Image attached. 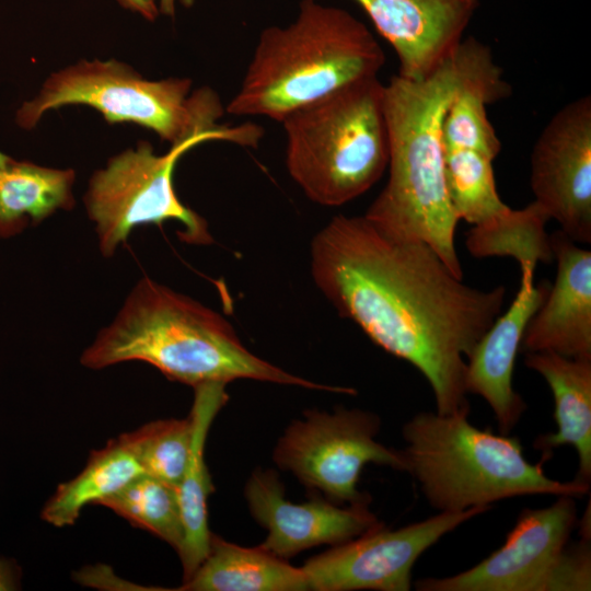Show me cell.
<instances>
[{
	"label": "cell",
	"instance_id": "24",
	"mask_svg": "<svg viewBox=\"0 0 591 591\" xmlns=\"http://www.w3.org/2000/svg\"><path fill=\"white\" fill-rule=\"evenodd\" d=\"M99 505L160 537L177 553L181 549L183 524L175 487L141 474Z\"/></svg>",
	"mask_w": 591,
	"mask_h": 591
},
{
	"label": "cell",
	"instance_id": "6",
	"mask_svg": "<svg viewBox=\"0 0 591 591\" xmlns=\"http://www.w3.org/2000/svg\"><path fill=\"white\" fill-rule=\"evenodd\" d=\"M470 410L441 415L422 412L403 427L406 472L439 511L490 507L524 495L581 497L590 484L546 476L543 463H530L518 437L495 434L467 420Z\"/></svg>",
	"mask_w": 591,
	"mask_h": 591
},
{
	"label": "cell",
	"instance_id": "9",
	"mask_svg": "<svg viewBox=\"0 0 591 591\" xmlns=\"http://www.w3.org/2000/svg\"><path fill=\"white\" fill-rule=\"evenodd\" d=\"M195 146L174 144L166 153L158 154L150 142L142 140L136 148L112 157L92 174L83 200L95 223L102 255H114L134 229L167 220L183 225L177 234L185 243H212L207 221L184 205L174 188L176 163Z\"/></svg>",
	"mask_w": 591,
	"mask_h": 591
},
{
	"label": "cell",
	"instance_id": "3",
	"mask_svg": "<svg viewBox=\"0 0 591 591\" xmlns=\"http://www.w3.org/2000/svg\"><path fill=\"white\" fill-rule=\"evenodd\" d=\"M132 360L193 387L252 379L352 393L297 376L255 356L219 313L148 277L137 282L114 321L81 356V363L95 370Z\"/></svg>",
	"mask_w": 591,
	"mask_h": 591
},
{
	"label": "cell",
	"instance_id": "25",
	"mask_svg": "<svg viewBox=\"0 0 591 591\" xmlns=\"http://www.w3.org/2000/svg\"><path fill=\"white\" fill-rule=\"evenodd\" d=\"M118 439L146 474L176 487L190 454L192 420L188 416L186 419L151 421Z\"/></svg>",
	"mask_w": 591,
	"mask_h": 591
},
{
	"label": "cell",
	"instance_id": "5",
	"mask_svg": "<svg viewBox=\"0 0 591 591\" xmlns=\"http://www.w3.org/2000/svg\"><path fill=\"white\" fill-rule=\"evenodd\" d=\"M190 91L188 78L148 80L116 59L80 60L50 74L38 94L18 109L15 121L23 129H33L49 111L86 105L108 124H136L171 146H197L208 140L258 144L263 136L259 126L247 123L229 127L218 123L225 107L212 89Z\"/></svg>",
	"mask_w": 591,
	"mask_h": 591
},
{
	"label": "cell",
	"instance_id": "19",
	"mask_svg": "<svg viewBox=\"0 0 591 591\" xmlns=\"http://www.w3.org/2000/svg\"><path fill=\"white\" fill-rule=\"evenodd\" d=\"M194 389L195 398L189 414L193 426L190 454L175 487L183 524V543L178 555L184 580L199 567L210 546L212 533L208 526V497L213 487L204 452L210 425L228 399L223 383H206Z\"/></svg>",
	"mask_w": 591,
	"mask_h": 591
},
{
	"label": "cell",
	"instance_id": "20",
	"mask_svg": "<svg viewBox=\"0 0 591 591\" xmlns=\"http://www.w3.org/2000/svg\"><path fill=\"white\" fill-rule=\"evenodd\" d=\"M177 590L301 591L309 584L302 568L260 546L242 547L212 534L207 556Z\"/></svg>",
	"mask_w": 591,
	"mask_h": 591
},
{
	"label": "cell",
	"instance_id": "17",
	"mask_svg": "<svg viewBox=\"0 0 591 591\" xmlns=\"http://www.w3.org/2000/svg\"><path fill=\"white\" fill-rule=\"evenodd\" d=\"M549 243L556 280L529 321L520 351L591 359V252L561 231L549 235Z\"/></svg>",
	"mask_w": 591,
	"mask_h": 591
},
{
	"label": "cell",
	"instance_id": "21",
	"mask_svg": "<svg viewBox=\"0 0 591 591\" xmlns=\"http://www.w3.org/2000/svg\"><path fill=\"white\" fill-rule=\"evenodd\" d=\"M72 169H54L11 159L0 166V237L36 225L74 206Z\"/></svg>",
	"mask_w": 591,
	"mask_h": 591
},
{
	"label": "cell",
	"instance_id": "1",
	"mask_svg": "<svg viewBox=\"0 0 591 591\" xmlns=\"http://www.w3.org/2000/svg\"><path fill=\"white\" fill-rule=\"evenodd\" d=\"M310 265L339 315L421 372L438 414L470 410L464 358L500 314L503 286L464 283L429 245L392 239L364 216L334 217L314 235Z\"/></svg>",
	"mask_w": 591,
	"mask_h": 591
},
{
	"label": "cell",
	"instance_id": "8",
	"mask_svg": "<svg viewBox=\"0 0 591 591\" xmlns=\"http://www.w3.org/2000/svg\"><path fill=\"white\" fill-rule=\"evenodd\" d=\"M575 497L523 509L505 544L476 566L416 581L418 591H589L590 542L568 541L577 524Z\"/></svg>",
	"mask_w": 591,
	"mask_h": 591
},
{
	"label": "cell",
	"instance_id": "22",
	"mask_svg": "<svg viewBox=\"0 0 591 591\" xmlns=\"http://www.w3.org/2000/svg\"><path fill=\"white\" fill-rule=\"evenodd\" d=\"M141 474L146 473L131 452L118 438L113 439L91 453L74 478L57 487L40 518L56 528L73 525L86 506L99 505Z\"/></svg>",
	"mask_w": 591,
	"mask_h": 591
},
{
	"label": "cell",
	"instance_id": "11",
	"mask_svg": "<svg viewBox=\"0 0 591 591\" xmlns=\"http://www.w3.org/2000/svg\"><path fill=\"white\" fill-rule=\"evenodd\" d=\"M489 508L440 511L394 531L380 525L337 544L302 567L309 590L408 591L412 570L419 556L447 533Z\"/></svg>",
	"mask_w": 591,
	"mask_h": 591
},
{
	"label": "cell",
	"instance_id": "4",
	"mask_svg": "<svg viewBox=\"0 0 591 591\" xmlns=\"http://www.w3.org/2000/svg\"><path fill=\"white\" fill-rule=\"evenodd\" d=\"M384 62L382 47L352 14L302 0L291 23L262 31L225 113L280 123L347 84L376 77Z\"/></svg>",
	"mask_w": 591,
	"mask_h": 591
},
{
	"label": "cell",
	"instance_id": "12",
	"mask_svg": "<svg viewBox=\"0 0 591 591\" xmlns=\"http://www.w3.org/2000/svg\"><path fill=\"white\" fill-rule=\"evenodd\" d=\"M493 160L475 150L444 149L452 208L459 220L473 224L466 246L476 257L510 256L519 264L534 262L547 246V218L533 201L515 210L501 200Z\"/></svg>",
	"mask_w": 591,
	"mask_h": 591
},
{
	"label": "cell",
	"instance_id": "26",
	"mask_svg": "<svg viewBox=\"0 0 591 591\" xmlns=\"http://www.w3.org/2000/svg\"><path fill=\"white\" fill-rule=\"evenodd\" d=\"M124 8L140 14L143 19L153 22L159 12L158 0H116Z\"/></svg>",
	"mask_w": 591,
	"mask_h": 591
},
{
	"label": "cell",
	"instance_id": "23",
	"mask_svg": "<svg viewBox=\"0 0 591 591\" xmlns=\"http://www.w3.org/2000/svg\"><path fill=\"white\" fill-rule=\"evenodd\" d=\"M509 93L498 65L462 86L442 120L443 148L475 150L495 159L501 142L488 119L486 106Z\"/></svg>",
	"mask_w": 591,
	"mask_h": 591
},
{
	"label": "cell",
	"instance_id": "29",
	"mask_svg": "<svg viewBox=\"0 0 591 591\" xmlns=\"http://www.w3.org/2000/svg\"><path fill=\"white\" fill-rule=\"evenodd\" d=\"M10 161H11L10 157H8L7 154L0 152V166L5 165Z\"/></svg>",
	"mask_w": 591,
	"mask_h": 591
},
{
	"label": "cell",
	"instance_id": "14",
	"mask_svg": "<svg viewBox=\"0 0 591 591\" xmlns=\"http://www.w3.org/2000/svg\"><path fill=\"white\" fill-rule=\"evenodd\" d=\"M253 517L268 531L259 545L281 557H291L321 544H341L382 525L369 502L339 508L331 501L311 499L293 503L273 471L255 472L245 487Z\"/></svg>",
	"mask_w": 591,
	"mask_h": 591
},
{
	"label": "cell",
	"instance_id": "2",
	"mask_svg": "<svg viewBox=\"0 0 591 591\" xmlns=\"http://www.w3.org/2000/svg\"><path fill=\"white\" fill-rule=\"evenodd\" d=\"M495 66L490 49L468 37L426 79L397 74L384 84L389 178L364 217L392 239L426 243L459 278V219L447 188L442 120L457 91Z\"/></svg>",
	"mask_w": 591,
	"mask_h": 591
},
{
	"label": "cell",
	"instance_id": "27",
	"mask_svg": "<svg viewBox=\"0 0 591 591\" xmlns=\"http://www.w3.org/2000/svg\"><path fill=\"white\" fill-rule=\"evenodd\" d=\"M19 571L11 561L0 559V591L18 589Z\"/></svg>",
	"mask_w": 591,
	"mask_h": 591
},
{
	"label": "cell",
	"instance_id": "28",
	"mask_svg": "<svg viewBox=\"0 0 591 591\" xmlns=\"http://www.w3.org/2000/svg\"><path fill=\"white\" fill-rule=\"evenodd\" d=\"M196 0H158L159 12L160 14L166 16H174L176 2H179L185 8H190L194 5Z\"/></svg>",
	"mask_w": 591,
	"mask_h": 591
},
{
	"label": "cell",
	"instance_id": "7",
	"mask_svg": "<svg viewBox=\"0 0 591 591\" xmlns=\"http://www.w3.org/2000/svg\"><path fill=\"white\" fill-rule=\"evenodd\" d=\"M384 84L370 77L288 114L286 166L306 197L337 207L369 190L389 164Z\"/></svg>",
	"mask_w": 591,
	"mask_h": 591
},
{
	"label": "cell",
	"instance_id": "18",
	"mask_svg": "<svg viewBox=\"0 0 591 591\" xmlns=\"http://www.w3.org/2000/svg\"><path fill=\"white\" fill-rule=\"evenodd\" d=\"M524 364L541 374L555 402L556 432L538 436L533 448L541 451V463L554 450L569 444L578 454L575 479H591V359L568 358L555 352H528Z\"/></svg>",
	"mask_w": 591,
	"mask_h": 591
},
{
	"label": "cell",
	"instance_id": "10",
	"mask_svg": "<svg viewBox=\"0 0 591 591\" xmlns=\"http://www.w3.org/2000/svg\"><path fill=\"white\" fill-rule=\"evenodd\" d=\"M379 428V418L360 409L309 412L305 419L294 421L286 430L274 459L281 468L334 502H370V497L357 488L366 464L405 472L407 467L403 451L386 448L374 439Z\"/></svg>",
	"mask_w": 591,
	"mask_h": 591
},
{
	"label": "cell",
	"instance_id": "15",
	"mask_svg": "<svg viewBox=\"0 0 591 591\" xmlns=\"http://www.w3.org/2000/svg\"><path fill=\"white\" fill-rule=\"evenodd\" d=\"M395 50L398 76L419 81L452 55L479 0H354Z\"/></svg>",
	"mask_w": 591,
	"mask_h": 591
},
{
	"label": "cell",
	"instance_id": "16",
	"mask_svg": "<svg viewBox=\"0 0 591 591\" xmlns=\"http://www.w3.org/2000/svg\"><path fill=\"white\" fill-rule=\"evenodd\" d=\"M534 270L520 268V288L514 300L498 315L466 359V391L487 402L501 434L510 432L526 408L512 387L514 361L525 327L551 289L547 280L534 283Z\"/></svg>",
	"mask_w": 591,
	"mask_h": 591
},
{
	"label": "cell",
	"instance_id": "13",
	"mask_svg": "<svg viewBox=\"0 0 591 591\" xmlns=\"http://www.w3.org/2000/svg\"><path fill=\"white\" fill-rule=\"evenodd\" d=\"M534 202L573 242H591V97L566 104L546 124L531 154Z\"/></svg>",
	"mask_w": 591,
	"mask_h": 591
}]
</instances>
